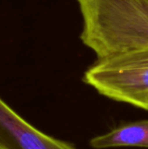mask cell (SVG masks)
<instances>
[{
	"label": "cell",
	"mask_w": 148,
	"mask_h": 149,
	"mask_svg": "<svg viewBox=\"0 0 148 149\" xmlns=\"http://www.w3.org/2000/svg\"><path fill=\"white\" fill-rule=\"evenodd\" d=\"M1 149H77L72 145L49 136L14 112L0 98Z\"/></svg>",
	"instance_id": "obj_3"
},
{
	"label": "cell",
	"mask_w": 148,
	"mask_h": 149,
	"mask_svg": "<svg viewBox=\"0 0 148 149\" xmlns=\"http://www.w3.org/2000/svg\"><path fill=\"white\" fill-rule=\"evenodd\" d=\"M0 149H1V148H0Z\"/></svg>",
	"instance_id": "obj_5"
},
{
	"label": "cell",
	"mask_w": 148,
	"mask_h": 149,
	"mask_svg": "<svg viewBox=\"0 0 148 149\" xmlns=\"http://www.w3.org/2000/svg\"><path fill=\"white\" fill-rule=\"evenodd\" d=\"M80 38L98 58L148 48V0H76Z\"/></svg>",
	"instance_id": "obj_1"
},
{
	"label": "cell",
	"mask_w": 148,
	"mask_h": 149,
	"mask_svg": "<svg viewBox=\"0 0 148 149\" xmlns=\"http://www.w3.org/2000/svg\"><path fill=\"white\" fill-rule=\"evenodd\" d=\"M90 145L95 149L121 147L148 148V120H140L121 125L105 134L92 138Z\"/></svg>",
	"instance_id": "obj_4"
},
{
	"label": "cell",
	"mask_w": 148,
	"mask_h": 149,
	"mask_svg": "<svg viewBox=\"0 0 148 149\" xmlns=\"http://www.w3.org/2000/svg\"><path fill=\"white\" fill-rule=\"evenodd\" d=\"M84 81L109 99L148 111V48L98 58Z\"/></svg>",
	"instance_id": "obj_2"
}]
</instances>
